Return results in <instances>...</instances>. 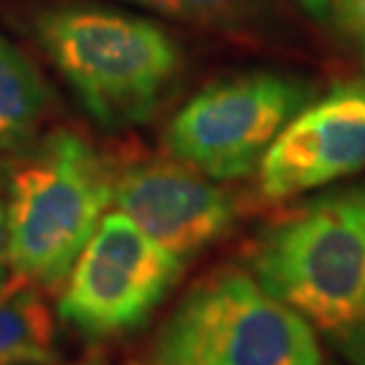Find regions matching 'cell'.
<instances>
[{"label":"cell","mask_w":365,"mask_h":365,"mask_svg":"<svg viewBox=\"0 0 365 365\" xmlns=\"http://www.w3.org/2000/svg\"><path fill=\"white\" fill-rule=\"evenodd\" d=\"M247 271L346 363L365 365V180L268 221L247 250Z\"/></svg>","instance_id":"obj_1"},{"label":"cell","mask_w":365,"mask_h":365,"mask_svg":"<svg viewBox=\"0 0 365 365\" xmlns=\"http://www.w3.org/2000/svg\"><path fill=\"white\" fill-rule=\"evenodd\" d=\"M34 36L95 121L145 123L180 71V48L162 26L102 5H57Z\"/></svg>","instance_id":"obj_2"},{"label":"cell","mask_w":365,"mask_h":365,"mask_svg":"<svg viewBox=\"0 0 365 365\" xmlns=\"http://www.w3.org/2000/svg\"><path fill=\"white\" fill-rule=\"evenodd\" d=\"M114 171L88 140L55 130L14 166L7 252L14 280L60 287L112 202Z\"/></svg>","instance_id":"obj_3"},{"label":"cell","mask_w":365,"mask_h":365,"mask_svg":"<svg viewBox=\"0 0 365 365\" xmlns=\"http://www.w3.org/2000/svg\"><path fill=\"white\" fill-rule=\"evenodd\" d=\"M133 365H323V351L297 311L223 266L190 284Z\"/></svg>","instance_id":"obj_4"},{"label":"cell","mask_w":365,"mask_h":365,"mask_svg":"<svg viewBox=\"0 0 365 365\" xmlns=\"http://www.w3.org/2000/svg\"><path fill=\"white\" fill-rule=\"evenodd\" d=\"M311 100V83L299 76L252 71L221 78L178 109L166 148L211 180L245 178Z\"/></svg>","instance_id":"obj_5"},{"label":"cell","mask_w":365,"mask_h":365,"mask_svg":"<svg viewBox=\"0 0 365 365\" xmlns=\"http://www.w3.org/2000/svg\"><path fill=\"white\" fill-rule=\"evenodd\" d=\"M182 261L121 214H105L78 254L57 313L91 339L138 330L169 297Z\"/></svg>","instance_id":"obj_6"},{"label":"cell","mask_w":365,"mask_h":365,"mask_svg":"<svg viewBox=\"0 0 365 365\" xmlns=\"http://www.w3.org/2000/svg\"><path fill=\"white\" fill-rule=\"evenodd\" d=\"M112 202L150 240L185 264L237 221L228 190L176 157H148L114 173Z\"/></svg>","instance_id":"obj_7"},{"label":"cell","mask_w":365,"mask_h":365,"mask_svg":"<svg viewBox=\"0 0 365 365\" xmlns=\"http://www.w3.org/2000/svg\"><path fill=\"white\" fill-rule=\"evenodd\" d=\"M365 169V81L339 83L309 102L259 162V192L284 202Z\"/></svg>","instance_id":"obj_8"},{"label":"cell","mask_w":365,"mask_h":365,"mask_svg":"<svg viewBox=\"0 0 365 365\" xmlns=\"http://www.w3.org/2000/svg\"><path fill=\"white\" fill-rule=\"evenodd\" d=\"M55 313L31 282H7L0 292V365H53Z\"/></svg>","instance_id":"obj_9"},{"label":"cell","mask_w":365,"mask_h":365,"mask_svg":"<svg viewBox=\"0 0 365 365\" xmlns=\"http://www.w3.org/2000/svg\"><path fill=\"white\" fill-rule=\"evenodd\" d=\"M50 91L34 62L0 36V148L21 150L48 112Z\"/></svg>","instance_id":"obj_10"},{"label":"cell","mask_w":365,"mask_h":365,"mask_svg":"<svg viewBox=\"0 0 365 365\" xmlns=\"http://www.w3.org/2000/svg\"><path fill=\"white\" fill-rule=\"evenodd\" d=\"M164 17L204 29H250L271 17L275 0H128Z\"/></svg>","instance_id":"obj_11"},{"label":"cell","mask_w":365,"mask_h":365,"mask_svg":"<svg viewBox=\"0 0 365 365\" xmlns=\"http://www.w3.org/2000/svg\"><path fill=\"white\" fill-rule=\"evenodd\" d=\"M332 21H337L346 41L365 60V0H339Z\"/></svg>","instance_id":"obj_12"},{"label":"cell","mask_w":365,"mask_h":365,"mask_svg":"<svg viewBox=\"0 0 365 365\" xmlns=\"http://www.w3.org/2000/svg\"><path fill=\"white\" fill-rule=\"evenodd\" d=\"M10 252H7V216L5 204L0 202V292L10 282Z\"/></svg>","instance_id":"obj_13"},{"label":"cell","mask_w":365,"mask_h":365,"mask_svg":"<svg viewBox=\"0 0 365 365\" xmlns=\"http://www.w3.org/2000/svg\"><path fill=\"white\" fill-rule=\"evenodd\" d=\"M302 5V10L309 14L311 19L316 21H327L330 24L334 17V10H337L339 0H297Z\"/></svg>","instance_id":"obj_14"},{"label":"cell","mask_w":365,"mask_h":365,"mask_svg":"<svg viewBox=\"0 0 365 365\" xmlns=\"http://www.w3.org/2000/svg\"><path fill=\"white\" fill-rule=\"evenodd\" d=\"M53 365H55V363H53ZM64 365H105V361H102V356L91 354V356H86V359H81V361H76V363H64Z\"/></svg>","instance_id":"obj_15"}]
</instances>
